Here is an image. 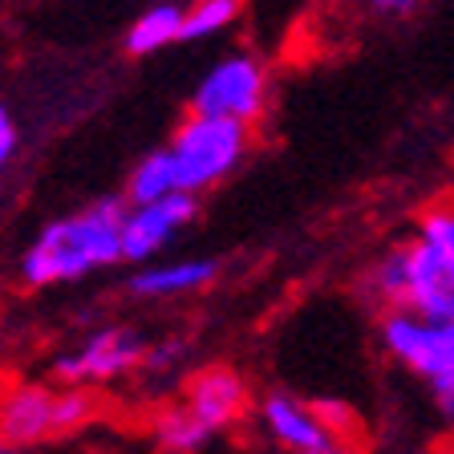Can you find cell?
<instances>
[{
  "label": "cell",
  "mask_w": 454,
  "mask_h": 454,
  "mask_svg": "<svg viewBox=\"0 0 454 454\" xmlns=\"http://www.w3.org/2000/svg\"><path fill=\"white\" fill-rule=\"evenodd\" d=\"M94 418V397L85 386H17L0 397V442L37 446L49 438L74 434Z\"/></svg>",
  "instance_id": "cell-4"
},
{
  "label": "cell",
  "mask_w": 454,
  "mask_h": 454,
  "mask_svg": "<svg viewBox=\"0 0 454 454\" xmlns=\"http://www.w3.org/2000/svg\"><path fill=\"white\" fill-rule=\"evenodd\" d=\"M244 17V0H195L183 9V41H211Z\"/></svg>",
  "instance_id": "cell-15"
},
{
  "label": "cell",
  "mask_w": 454,
  "mask_h": 454,
  "mask_svg": "<svg viewBox=\"0 0 454 454\" xmlns=\"http://www.w3.org/2000/svg\"><path fill=\"white\" fill-rule=\"evenodd\" d=\"M0 454H25L20 446H9V442H0Z\"/></svg>",
  "instance_id": "cell-20"
},
{
  "label": "cell",
  "mask_w": 454,
  "mask_h": 454,
  "mask_svg": "<svg viewBox=\"0 0 454 454\" xmlns=\"http://www.w3.org/2000/svg\"><path fill=\"white\" fill-rule=\"evenodd\" d=\"M183 361H187V340H179V337H170V340H162V345H146V353H142V365L138 369H146V373H170V369H179Z\"/></svg>",
  "instance_id": "cell-16"
},
{
  "label": "cell",
  "mask_w": 454,
  "mask_h": 454,
  "mask_svg": "<svg viewBox=\"0 0 454 454\" xmlns=\"http://www.w3.org/2000/svg\"><path fill=\"white\" fill-rule=\"evenodd\" d=\"M195 114H219L252 126L268 110V66L255 53H227L199 77L191 94Z\"/></svg>",
  "instance_id": "cell-6"
},
{
  "label": "cell",
  "mask_w": 454,
  "mask_h": 454,
  "mask_svg": "<svg viewBox=\"0 0 454 454\" xmlns=\"http://www.w3.org/2000/svg\"><path fill=\"white\" fill-rule=\"evenodd\" d=\"M260 422H264L268 438H272L276 446H284L288 454H312V450L333 446L329 422L288 394H268L264 402H260Z\"/></svg>",
  "instance_id": "cell-10"
},
{
  "label": "cell",
  "mask_w": 454,
  "mask_h": 454,
  "mask_svg": "<svg viewBox=\"0 0 454 454\" xmlns=\"http://www.w3.org/2000/svg\"><path fill=\"white\" fill-rule=\"evenodd\" d=\"M183 9L187 4H175V0H159L151 9H142L138 17L126 28V53L130 57H154L167 45L183 41Z\"/></svg>",
  "instance_id": "cell-12"
},
{
  "label": "cell",
  "mask_w": 454,
  "mask_h": 454,
  "mask_svg": "<svg viewBox=\"0 0 454 454\" xmlns=\"http://www.w3.org/2000/svg\"><path fill=\"white\" fill-rule=\"evenodd\" d=\"M378 337L389 361L422 381L454 369V321L426 317L418 309H386Z\"/></svg>",
  "instance_id": "cell-5"
},
{
  "label": "cell",
  "mask_w": 454,
  "mask_h": 454,
  "mask_svg": "<svg viewBox=\"0 0 454 454\" xmlns=\"http://www.w3.org/2000/svg\"><path fill=\"white\" fill-rule=\"evenodd\" d=\"M17 151H20V126H17V118H12L9 106L0 102V175L12 167Z\"/></svg>",
  "instance_id": "cell-17"
},
{
  "label": "cell",
  "mask_w": 454,
  "mask_h": 454,
  "mask_svg": "<svg viewBox=\"0 0 454 454\" xmlns=\"http://www.w3.org/2000/svg\"><path fill=\"white\" fill-rule=\"evenodd\" d=\"M369 4V17L378 20H406L422 9V0H365Z\"/></svg>",
  "instance_id": "cell-19"
},
{
  "label": "cell",
  "mask_w": 454,
  "mask_h": 454,
  "mask_svg": "<svg viewBox=\"0 0 454 454\" xmlns=\"http://www.w3.org/2000/svg\"><path fill=\"white\" fill-rule=\"evenodd\" d=\"M167 151L179 170V187L191 195H203L239 170V162L252 151V126L236 122V118H219V114L187 110V118L170 134Z\"/></svg>",
  "instance_id": "cell-3"
},
{
  "label": "cell",
  "mask_w": 454,
  "mask_h": 454,
  "mask_svg": "<svg viewBox=\"0 0 454 454\" xmlns=\"http://www.w3.org/2000/svg\"><path fill=\"white\" fill-rule=\"evenodd\" d=\"M146 353V337L130 325H106V329L90 333L77 349L61 353L53 361L57 381L66 386H102V381L126 378L130 369L142 365Z\"/></svg>",
  "instance_id": "cell-7"
},
{
  "label": "cell",
  "mask_w": 454,
  "mask_h": 454,
  "mask_svg": "<svg viewBox=\"0 0 454 454\" xmlns=\"http://www.w3.org/2000/svg\"><path fill=\"white\" fill-rule=\"evenodd\" d=\"M122 215L126 199L106 195L90 207L41 227V236L20 255V280L33 288L69 284L122 264Z\"/></svg>",
  "instance_id": "cell-2"
},
{
  "label": "cell",
  "mask_w": 454,
  "mask_h": 454,
  "mask_svg": "<svg viewBox=\"0 0 454 454\" xmlns=\"http://www.w3.org/2000/svg\"><path fill=\"white\" fill-rule=\"evenodd\" d=\"M179 187V170H175V159H170L167 146L159 151L142 154L134 162L130 179H126V203H151V199H162V195H175Z\"/></svg>",
  "instance_id": "cell-13"
},
{
  "label": "cell",
  "mask_w": 454,
  "mask_h": 454,
  "mask_svg": "<svg viewBox=\"0 0 454 454\" xmlns=\"http://www.w3.org/2000/svg\"><path fill=\"white\" fill-rule=\"evenodd\" d=\"M219 276V260L211 255H187V260H151L138 264L130 276V296L138 301H175V296L203 293Z\"/></svg>",
  "instance_id": "cell-11"
},
{
  "label": "cell",
  "mask_w": 454,
  "mask_h": 454,
  "mask_svg": "<svg viewBox=\"0 0 454 454\" xmlns=\"http://www.w3.org/2000/svg\"><path fill=\"white\" fill-rule=\"evenodd\" d=\"M369 293L386 309L454 321V207H430L418 231L369 268Z\"/></svg>",
  "instance_id": "cell-1"
},
{
  "label": "cell",
  "mask_w": 454,
  "mask_h": 454,
  "mask_svg": "<svg viewBox=\"0 0 454 454\" xmlns=\"http://www.w3.org/2000/svg\"><path fill=\"white\" fill-rule=\"evenodd\" d=\"M426 386H430V402H434L438 418H442L446 426H454V369H446V373L430 378Z\"/></svg>",
  "instance_id": "cell-18"
},
{
  "label": "cell",
  "mask_w": 454,
  "mask_h": 454,
  "mask_svg": "<svg viewBox=\"0 0 454 454\" xmlns=\"http://www.w3.org/2000/svg\"><path fill=\"white\" fill-rule=\"evenodd\" d=\"M199 195L175 191V195L151 199V203H126L122 215V260L126 264H151L175 244L183 227L195 219Z\"/></svg>",
  "instance_id": "cell-8"
},
{
  "label": "cell",
  "mask_w": 454,
  "mask_h": 454,
  "mask_svg": "<svg viewBox=\"0 0 454 454\" xmlns=\"http://www.w3.org/2000/svg\"><path fill=\"white\" fill-rule=\"evenodd\" d=\"M312 454H345V450H340V446L333 442V446H325V450H312Z\"/></svg>",
  "instance_id": "cell-21"
},
{
  "label": "cell",
  "mask_w": 454,
  "mask_h": 454,
  "mask_svg": "<svg viewBox=\"0 0 454 454\" xmlns=\"http://www.w3.org/2000/svg\"><path fill=\"white\" fill-rule=\"evenodd\" d=\"M247 402V381L239 378L231 365H203L195 369L187 378V389H183V406L199 418V422L207 426L211 434L227 430V426H236L244 418Z\"/></svg>",
  "instance_id": "cell-9"
},
{
  "label": "cell",
  "mask_w": 454,
  "mask_h": 454,
  "mask_svg": "<svg viewBox=\"0 0 454 454\" xmlns=\"http://www.w3.org/2000/svg\"><path fill=\"white\" fill-rule=\"evenodd\" d=\"M154 438H159V446L170 450V454H195V450H203L215 434H211L207 426L199 422V418L179 402V406H167L159 418H154Z\"/></svg>",
  "instance_id": "cell-14"
}]
</instances>
